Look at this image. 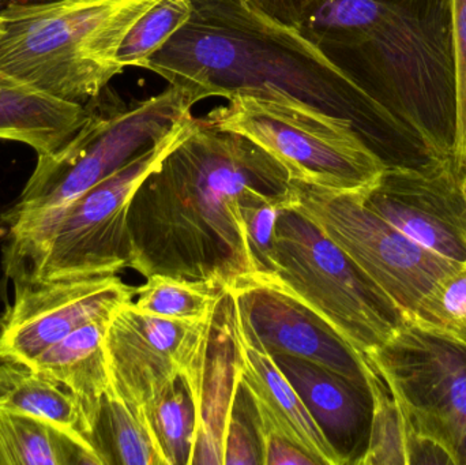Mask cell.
<instances>
[{
	"label": "cell",
	"mask_w": 466,
	"mask_h": 465,
	"mask_svg": "<svg viewBox=\"0 0 466 465\" xmlns=\"http://www.w3.org/2000/svg\"><path fill=\"white\" fill-rule=\"evenodd\" d=\"M290 185L284 166L259 145L194 117L131 199L128 268L144 278L204 280L231 291L257 273L244 207L287 197Z\"/></svg>",
	"instance_id": "1"
},
{
	"label": "cell",
	"mask_w": 466,
	"mask_h": 465,
	"mask_svg": "<svg viewBox=\"0 0 466 465\" xmlns=\"http://www.w3.org/2000/svg\"><path fill=\"white\" fill-rule=\"evenodd\" d=\"M193 13L144 67L196 106L255 96L298 103L348 120L388 167H419L382 109L296 27L247 0H191Z\"/></svg>",
	"instance_id": "2"
},
{
	"label": "cell",
	"mask_w": 466,
	"mask_h": 465,
	"mask_svg": "<svg viewBox=\"0 0 466 465\" xmlns=\"http://www.w3.org/2000/svg\"><path fill=\"white\" fill-rule=\"evenodd\" d=\"M296 29L382 109L420 164L454 158L451 0H326Z\"/></svg>",
	"instance_id": "3"
},
{
	"label": "cell",
	"mask_w": 466,
	"mask_h": 465,
	"mask_svg": "<svg viewBox=\"0 0 466 465\" xmlns=\"http://www.w3.org/2000/svg\"><path fill=\"white\" fill-rule=\"evenodd\" d=\"M158 0H60L0 11V70L86 106L123 67L117 48Z\"/></svg>",
	"instance_id": "4"
},
{
	"label": "cell",
	"mask_w": 466,
	"mask_h": 465,
	"mask_svg": "<svg viewBox=\"0 0 466 465\" xmlns=\"http://www.w3.org/2000/svg\"><path fill=\"white\" fill-rule=\"evenodd\" d=\"M97 97L87 103L89 119L67 145L51 155L38 156L21 196L3 216L8 242L29 237L66 205L193 116V103L171 85L130 106L120 98L103 103Z\"/></svg>",
	"instance_id": "5"
},
{
	"label": "cell",
	"mask_w": 466,
	"mask_h": 465,
	"mask_svg": "<svg viewBox=\"0 0 466 465\" xmlns=\"http://www.w3.org/2000/svg\"><path fill=\"white\" fill-rule=\"evenodd\" d=\"M188 117L166 138L66 205L24 239L5 246L13 281H52L119 275L128 268L127 215L141 183L188 133Z\"/></svg>",
	"instance_id": "6"
},
{
	"label": "cell",
	"mask_w": 466,
	"mask_h": 465,
	"mask_svg": "<svg viewBox=\"0 0 466 465\" xmlns=\"http://www.w3.org/2000/svg\"><path fill=\"white\" fill-rule=\"evenodd\" d=\"M244 278L303 303L363 355L385 347L407 324L399 306L312 221L290 207H282L277 218L270 270Z\"/></svg>",
	"instance_id": "7"
},
{
	"label": "cell",
	"mask_w": 466,
	"mask_h": 465,
	"mask_svg": "<svg viewBox=\"0 0 466 465\" xmlns=\"http://www.w3.org/2000/svg\"><path fill=\"white\" fill-rule=\"evenodd\" d=\"M202 119L259 145L296 182L367 191L388 167L348 120L303 104L238 95Z\"/></svg>",
	"instance_id": "8"
},
{
	"label": "cell",
	"mask_w": 466,
	"mask_h": 465,
	"mask_svg": "<svg viewBox=\"0 0 466 465\" xmlns=\"http://www.w3.org/2000/svg\"><path fill=\"white\" fill-rule=\"evenodd\" d=\"M364 191H341L292 180L285 207L309 218L333 240L404 313L459 262L419 245L372 212Z\"/></svg>",
	"instance_id": "9"
},
{
	"label": "cell",
	"mask_w": 466,
	"mask_h": 465,
	"mask_svg": "<svg viewBox=\"0 0 466 465\" xmlns=\"http://www.w3.org/2000/svg\"><path fill=\"white\" fill-rule=\"evenodd\" d=\"M133 302L112 316L106 329L109 387L139 412L182 377L199 411L220 310L199 321H180L142 313Z\"/></svg>",
	"instance_id": "10"
},
{
	"label": "cell",
	"mask_w": 466,
	"mask_h": 465,
	"mask_svg": "<svg viewBox=\"0 0 466 465\" xmlns=\"http://www.w3.org/2000/svg\"><path fill=\"white\" fill-rule=\"evenodd\" d=\"M399 401L410 430L466 465V347L407 324L366 355Z\"/></svg>",
	"instance_id": "11"
},
{
	"label": "cell",
	"mask_w": 466,
	"mask_h": 465,
	"mask_svg": "<svg viewBox=\"0 0 466 465\" xmlns=\"http://www.w3.org/2000/svg\"><path fill=\"white\" fill-rule=\"evenodd\" d=\"M13 283V303L0 318V362L26 366L79 328L114 316L137 295V287L119 275Z\"/></svg>",
	"instance_id": "12"
},
{
	"label": "cell",
	"mask_w": 466,
	"mask_h": 465,
	"mask_svg": "<svg viewBox=\"0 0 466 465\" xmlns=\"http://www.w3.org/2000/svg\"><path fill=\"white\" fill-rule=\"evenodd\" d=\"M464 171L454 158L421 167H386L364 204L394 228L440 254L466 264Z\"/></svg>",
	"instance_id": "13"
},
{
	"label": "cell",
	"mask_w": 466,
	"mask_h": 465,
	"mask_svg": "<svg viewBox=\"0 0 466 465\" xmlns=\"http://www.w3.org/2000/svg\"><path fill=\"white\" fill-rule=\"evenodd\" d=\"M262 346L322 366L356 384H367V363L330 325L281 289L243 278L231 291Z\"/></svg>",
	"instance_id": "14"
},
{
	"label": "cell",
	"mask_w": 466,
	"mask_h": 465,
	"mask_svg": "<svg viewBox=\"0 0 466 465\" xmlns=\"http://www.w3.org/2000/svg\"><path fill=\"white\" fill-rule=\"evenodd\" d=\"M221 317L231 341L233 376L241 389L318 465L348 464L282 373L273 355L262 346L233 292L227 294L221 305Z\"/></svg>",
	"instance_id": "15"
},
{
	"label": "cell",
	"mask_w": 466,
	"mask_h": 465,
	"mask_svg": "<svg viewBox=\"0 0 466 465\" xmlns=\"http://www.w3.org/2000/svg\"><path fill=\"white\" fill-rule=\"evenodd\" d=\"M273 358L331 444L348 464H358L371 425L370 388L300 358Z\"/></svg>",
	"instance_id": "16"
},
{
	"label": "cell",
	"mask_w": 466,
	"mask_h": 465,
	"mask_svg": "<svg viewBox=\"0 0 466 465\" xmlns=\"http://www.w3.org/2000/svg\"><path fill=\"white\" fill-rule=\"evenodd\" d=\"M90 116L89 104L46 95L0 70V139L22 142L37 156L67 145Z\"/></svg>",
	"instance_id": "17"
},
{
	"label": "cell",
	"mask_w": 466,
	"mask_h": 465,
	"mask_svg": "<svg viewBox=\"0 0 466 465\" xmlns=\"http://www.w3.org/2000/svg\"><path fill=\"white\" fill-rule=\"evenodd\" d=\"M111 318L97 319L79 328L27 365L56 379L76 396L84 412L90 440L104 395L109 388L104 341Z\"/></svg>",
	"instance_id": "18"
},
{
	"label": "cell",
	"mask_w": 466,
	"mask_h": 465,
	"mask_svg": "<svg viewBox=\"0 0 466 465\" xmlns=\"http://www.w3.org/2000/svg\"><path fill=\"white\" fill-rule=\"evenodd\" d=\"M0 407L35 415L59 426L89 450L101 465L78 400L56 379L26 365L0 362Z\"/></svg>",
	"instance_id": "19"
},
{
	"label": "cell",
	"mask_w": 466,
	"mask_h": 465,
	"mask_svg": "<svg viewBox=\"0 0 466 465\" xmlns=\"http://www.w3.org/2000/svg\"><path fill=\"white\" fill-rule=\"evenodd\" d=\"M0 465H100L59 426L0 407Z\"/></svg>",
	"instance_id": "20"
},
{
	"label": "cell",
	"mask_w": 466,
	"mask_h": 465,
	"mask_svg": "<svg viewBox=\"0 0 466 465\" xmlns=\"http://www.w3.org/2000/svg\"><path fill=\"white\" fill-rule=\"evenodd\" d=\"M101 465H166L142 412L131 409L111 387L92 434Z\"/></svg>",
	"instance_id": "21"
},
{
	"label": "cell",
	"mask_w": 466,
	"mask_h": 465,
	"mask_svg": "<svg viewBox=\"0 0 466 465\" xmlns=\"http://www.w3.org/2000/svg\"><path fill=\"white\" fill-rule=\"evenodd\" d=\"M137 287L134 306L142 313L180 321H199L220 310L228 292L204 280L167 275L147 278Z\"/></svg>",
	"instance_id": "22"
},
{
	"label": "cell",
	"mask_w": 466,
	"mask_h": 465,
	"mask_svg": "<svg viewBox=\"0 0 466 465\" xmlns=\"http://www.w3.org/2000/svg\"><path fill=\"white\" fill-rule=\"evenodd\" d=\"M166 465H190L196 447L197 411L187 382L180 377L160 398L141 409Z\"/></svg>",
	"instance_id": "23"
},
{
	"label": "cell",
	"mask_w": 466,
	"mask_h": 465,
	"mask_svg": "<svg viewBox=\"0 0 466 465\" xmlns=\"http://www.w3.org/2000/svg\"><path fill=\"white\" fill-rule=\"evenodd\" d=\"M364 358L367 384L372 399V414L369 442L358 464L408 465L410 423L377 369L366 355Z\"/></svg>",
	"instance_id": "24"
},
{
	"label": "cell",
	"mask_w": 466,
	"mask_h": 465,
	"mask_svg": "<svg viewBox=\"0 0 466 465\" xmlns=\"http://www.w3.org/2000/svg\"><path fill=\"white\" fill-rule=\"evenodd\" d=\"M193 13L191 0H158L137 19L117 48L120 67H144L145 62L185 26Z\"/></svg>",
	"instance_id": "25"
},
{
	"label": "cell",
	"mask_w": 466,
	"mask_h": 465,
	"mask_svg": "<svg viewBox=\"0 0 466 465\" xmlns=\"http://www.w3.org/2000/svg\"><path fill=\"white\" fill-rule=\"evenodd\" d=\"M408 322L466 347V264L446 273Z\"/></svg>",
	"instance_id": "26"
},
{
	"label": "cell",
	"mask_w": 466,
	"mask_h": 465,
	"mask_svg": "<svg viewBox=\"0 0 466 465\" xmlns=\"http://www.w3.org/2000/svg\"><path fill=\"white\" fill-rule=\"evenodd\" d=\"M238 384V381H236ZM238 398L240 399L249 422L257 436L259 448L260 465H318L317 461L307 455L276 422L273 418L255 404L238 384Z\"/></svg>",
	"instance_id": "27"
},
{
	"label": "cell",
	"mask_w": 466,
	"mask_h": 465,
	"mask_svg": "<svg viewBox=\"0 0 466 465\" xmlns=\"http://www.w3.org/2000/svg\"><path fill=\"white\" fill-rule=\"evenodd\" d=\"M456 126L453 157L460 169L466 166V0H451Z\"/></svg>",
	"instance_id": "28"
},
{
	"label": "cell",
	"mask_w": 466,
	"mask_h": 465,
	"mask_svg": "<svg viewBox=\"0 0 466 465\" xmlns=\"http://www.w3.org/2000/svg\"><path fill=\"white\" fill-rule=\"evenodd\" d=\"M236 381V379H235ZM233 390L231 406L227 415L226 431H224L223 464L260 465L259 448L254 428L248 415L241 404L238 393Z\"/></svg>",
	"instance_id": "29"
},
{
	"label": "cell",
	"mask_w": 466,
	"mask_h": 465,
	"mask_svg": "<svg viewBox=\"0 0 466 465\" xmlns=\"http://www.w3.org/2000/svg\"><path fill=\"white\" fill-rule=\"evenodd\" d=\"M260 13L287 26L298 27L326 0H247Z\"/></svg>",
	"instance_id": "30"
},
{
	"label": "cell",
	"mask_w": 466,
	"mask_h": 465,
	"mask_svg": "<svg viewBox=\"0 0 466 465\" xmlns=\"http://www.w3.org/2000/svg\"><path fill=\"white\" fill-rule=\"evenodd\" d=\"M60 2V0H0V11L14 5H41V3Z\"/></svg>",
	"instance_id": "31"
},
{
	"label": "cell",
	"mask_w": 466,
	"mask_h": 465,
	"mask_svg": "<svg viewBox=\"0 0 466 465\" xmlns=\"http://www.w3.org/2000/svg\"><path fill=\"white\" fill-rule=\"evenodd\" d=\"M462 185H464L465 202H466V166L464 168V175H462Z\"/></svg>",
	"instance_id": "32"
}]
</instances>
